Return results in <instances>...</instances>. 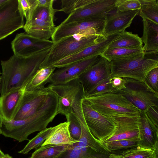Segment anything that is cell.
Masks as SVG:
<instances>
[{"label":"cell","instance_id":"6da1fadb","mask_svg":"<svg viewBox=\"0 0 158 158\" xmlns=\"http://www.w3.org/2000/svg\"><path fill=\"white\" fill-rule=\"evenodd\" d=\"M51 47L40 50L27 57H20L13 54L7 60H1V96L23 89L40 69Z\"/></svg>","mask_w":158,"mask_h":158},{"label":"cell","instance_id":"7a4b0ae2","mask_svg":"<svg viewBox=\"0 0 158 158\" xmlns=\"http://www.w3.org/2000/svg\"><path fill=\"white\" fill-rule=\"evenodd\" d=\"M58 105L57 97L51 92L44 106L30 117L10 121L3 119L1 128L2 134L19 142L24 140L29 141L28 137L30 135L47 128L49 123L59 114Z\"/></svg>","mask_w":158,"mask_h":158},{"label":"cell","instance_id":"3957f363","mask_svg":"<svg viewBox=\"0 0 158 158\" xmlns=\"http://www.w3.org/2000/svg\"><path fill=\"white\" fill-rule=\"evenodd\" d=\"M110 62L111 77L143 82L148 73L158 67V53L142 52L128 59Z\"/></svg>","mask_w":158,"mask_h":158},{"label":"cell","instance_id":"277c9868","mask_svg":"<svg viewBox=\"0 0 158 158\" xmlns=\"http://www.w3.org/2000/svg\"><path fill=\"white\" fill-rule=\"evenodd\" d=\"M106 35H92L82 32L63 38L54 42L40 69L52 66L59 61L95 44Z\"/></svg>","mask_w":158,"mask_h":158},{"label":"cell","instance_id":"5b68a950","mask_svg":"<svg viewBox=\"0 0 158 158\" xmlns=\"http://www.w3.org/2000/svg\"><path fill=\"white\" fill-rule=\"evenodd\" d=\"M84 99L96 111L108 118L140 116V110L124 96L118 92L85 97Z\"/></svg>","mask_w":158,"mask_h":158},{"label":"cell","instance_id":"8992f818","mask_svg":"<svg viewBox=\"0 0 158 158\" xmlns=\"http://www.w3.org/2000/svg\"><path fill=\"white\" fill-rule=\"evenodd\" d=\"M110 153L89 131H86L57 158H108Z\"/></svg>","mask_w":158,"mask_h":158},{"label":"cell","instance_id":"52a82bcc","mask_svg":"<svg viewBox=\"0 0 158 158\" xmlns=\"http://www.w3.org/2000/svg\"><path fill=\"white\" fill-rule=\"evenodd\" d=\"M125 78V88L117 92L124 96L140 110L145 111L152 106L158 107V93L143 82Z\"/></svg>","mask_w":158,"mask_h":158},{"label":"cell","instance_id":"ba28073f","mask_svg":"<svg viewBox=\"0 0 158 158\" xmlns=\"http://www.w3.org/2000/svg\"><path fill=\"white\" fill-rule=\"evenodd\" d=\"M81 106L86 125L96 139L102 142L115 132L117 126L112 118L96 111L84 99L81 101Z\"/></svg>","mask_w":158,"mask_h":158},{"label":"cell","instance_id":"9c48e42d","mask_svg":"<svg viewBox=\"0 0 158 158\" xmlns=\"http://www.w3.org/2000/svg\"><path fill=\"white\" fill-rule=\"evenodd\" d=\"M49 85L57 97L59 114L65 116L73 112L74 104L85 97L83 86L78 78L63 84H51Z\"/></svg>","mask_w":158,"mask_h":158},{"label":"cell","instance_id":"30bf717a","mask_svg":"<svg viewBox=\"0 0 158 158\" xmlns=\"http://www.w3.org/2000/svg\"><path fill=\"white\" fill-rule=\"evenodd\" d=\"M24 15L18 0H8L0 7V40L23 28Z\"/></svg>","mask_w":158,"mask_h":158},{"label":"cell","instance_id":"8fae6325","mask_svg":"<svg viewBox=\"0 0 158 158\" xmlns=\"http://www.w3.org/2000/svg\"><path fill=\"white\" fill-rule=\"evenodd\" d=\"M116 0H94L83 8L69 14L60 24L84 20H105L108 15L116 10Z\"/></svg>","mask_w":158,"mask_h":158},{"label":"cell","instance_id":"7c38bea8","mask_svg":"<svg viewBox=\"0 0 158 158\" xmlns=\"http://www.w3.org/2000/svg\"><path fill=\"white\" fill-rule=\"evenodd\" d=\"M105 21L103 20H89L60 24L56 27L52 40L55 42L63 38L82 32L91 35L104 34L103 31Z\"/></svg>","mask_w":158,"mask_h":158},{"label":"cell","instance_id":"4fadbf2b","mask_svg":"<svg viewBox=\"0 0 158 158\" xmlns=\"http://www.w3.org/2000/svg\"><path fill=\"white\" fill-rule=\"evenodd\" d=\"M17 112L13 120L26 118L40 110L47 101L51 91L49 85L33 92H25Z\"/></svg>","mask_w":158,"mask_h":158},{"label":"cell","instance_id":"5bb4252c","mask_svg":"<svg viewBox=\"0 0 158 158\" xmlns=\"http://www.w3.org/2000/svg\"><path fill=\"white\" fill-rule=\"evenodd\" d=\"M53 43L52 40L39 39L25 32L17 34L11 44L14 55L26 57L52 46Z\"/></svg>","mask_w":158,"mask_h":158},{"label":"cell","instance_id":"9a60e30c","mask_svg":"<svg viewBox=\"0 0 158 158\" xmlns=\"http://www.w3.org/2000/svg\"><path fill=\"white\" fill-rule=\"evenodd\" d=\"M110 62L103 57L83 72L78 78L86 94L98 84L111 75Z\"/></svg>","mask_w":158,"mask_h":158},{"label":"cell","instance_id":"2e32d148","mask_svg":"<svg viewBox=\"0 0 158 158\" xmlns=\"http://www.w3.org/2000/svg\"><path fill=\"white\" fill-rule=\"evenodd\" d=\"M100 56L91 57L55 70L48 83L52 84L66 83L79 77L96 62Z\"/></svg>","mask_w":158,"mask_h":158},{"label":"cell","instance_id":"e0dca14e","mask_svg":"<svg viewBox=\"0 0 158 158\" xmlns=\"http://www.w3.org/2000/svg\"><path fill=\"white\" fill-rule=\"evenodd\" d=\"M139 10L124 12L117 11L115 10L107 15L103 30L106 35L122 32L129 27L135 17L138 15Z\"/></svg>","mask_w":158,"mask_h":158},{"label":"cell","instance_id":"ac0fdd59","mask_svg":"<svg viewBox=\"0 0 158 158\" xmlns=\"http://www.w3.org/2000/svg\"><path fill=\"white\" fill-rule=\"evenodd\" d=\"M112 118L116 125V129L113 134L102 142L139 139L140 116L137 117Z\"/></svg>","mask_w":158,"mask_h":158},{"label":"cell","instance_id":"d6986e66","mask_svg":"<svg viewBox=\"0 0 158 158\" xmlns=\"http://www.w3.org/2000/svg\"><path fill=\"white\" fill-rule=\"evenodd\" d=\"M139 146L158 151V127L147 118L145 112L140 110Z\"/></svg>","mask_w":158,"mask_h":158},{"label":"cell","instance_id":"ffe728a7","mask_svg":"<svg viewBox=\"0 0 158 158\" xmlns=\"http://www.w3.org/2000/svg\"><path fill=\"white\" fill-rule=\"evenodd\" d=\"M24 92L23 89H20L0 96V110L5 120H13L20 107Z\"/></svg>","mask_w":158,"mask_h":158},{"label":"cell","instance_id":"44dd1931","mask_svg":"<svg viewBox=\"0 0 158 158\" xmlns=\"http://www.w3.org/2000/svg\"><path fill=\"white\" fill-rule=\"evenodd\" d=\"M143 24L141 39L144 52L158 53V24L141 16Z\"/></svg>","mask_w":158,"mask_h":158},{"label":"cell","instance_id":"7402d4cb","mask_svg":"<svg viewBox=\"0 0 158 158\" xmlns=\"http://www.w3.org/2000/svg\"><path fill=\"white\" fill-rule=\"evenodd\" d=\"M54 23L34 19L25 22L23 27L25 32L37 38L48 40L56 28Z\"/></svg>","mask_w":158,"mask_h":158},{"label":"cell","instance_id":"603a6c76","mask_svg":"<svg viewBox=\"0 0 158 158\" xmlns=\"http://www.w3.org/2000/svg\"><path fill=\"white\" fill-rule=\"evenodd\" d=\"M104 50L103 45L101 42H98L59 61L52 66L60 68L91 57L100 56Z\"/></svg>","mask_w":158,"mask_h":158},{"label":"cell","instance_id":"cb8c5ba5","mask_svg":"<svg viewBox=\"0 0 158 158\" xmlns=\"http://www.w3.org/2000/svg\"><path fill=\"white\" fill-rule=\"evenodd\" d=\"M69 124L66 121L52 127L50 134L41 146L48 144L71 145L77 142L71 137Z\"/></svg>","mask_w":158,"mask_h":158},{"label":"cell","instance_id":"d4e9b609","mask_svg":"<svg viewBox=\"0 0 158 158\" xmlns=\"http://www.w3.org/2000/svg\"><path fill=\"white\" fill-rule=\"evenodd\" d=\"M56 68L51 66L39 69L24 87V90L33 92L44 88Z\"/></svg>","mask_w":158,"mask_h":158},{"label":"cell","instance_id":"484cf974","mask_svg":"<svg viewBox=\"0 0 158 158\" xmlns=\"http://www.w3.org/2000/svg\"><path fill=\"white\" fill-rule=\"evenodd\" d=\"M30 8L25 17L26 22L32 19H38L44 21L54 23V15L57 9L53 6L50 7L40 6L38 5L37 0H30Z\"/></svg>","mask_w":158,"mask_h":158},{"label":"cell","instance_id":"4316f807","mask_svg":"<svg viewBox=\"0 0 158 158\" xmlns=\"http://www.w3.org/2000/svg\"><path fill=\"white\" fill-rule=\"evenodd\" d=\"M142 47L141 38L137 34L124 31L121 32L118 37L109 45L107 48H118L137 49Z\"/></svg>","mask_w":158,"mask_h":158},{"label":"cell","instance_id":"83f0119b","mask_svg":"<svg viewBox=\"0 0 158 158\" xmlns=\"http://www.w3.org/2000/svg\"><path fill=\"white\" fill-rule=\"evenodd\" d=\"M142 52H144L143 47L137 49L112 48H107L100 56L110 61L129 58Z\"/></svg>","mask_w":158,"mask_h":158},{"label":"cell","instance_id":"f1b7e54d","mask_svg":"<svg viewBox=\"0 0 158 158\" xmlns=\"http://www.w3.org/2000/svg\"><path fill=\"white\" fill-rule=\"evenodd\" d=\"M70 145L48 144L42 146L33 153L30 158H57Z\"/></svg>","mask_w":158,"mask_h":158},{"label":"cell","instance_id":"f546056e","mask_svg":"<svg viewBox=\"0 0 158 158\" xmlns=\"http://www.w3.org/2000/svg\"><path fill=\"white\" fill-rule=\"evenodd\" d=\"M139 139H123L101 142L110 153H117L139 146Z\"/></svg>","mask_w":158,"mask_h":158},{"label":"cell","instance_id":"4dcf8cb0","mask_svg":"<svg viewBox=\"0 0 158 158\" xmlns=\"http://www.w3.org/2000/svg\"><path fill=\"white\" fill-rule=\"evenodd\" d=\"M140 9L139 15L158 24V1L139 0Z\"/></svg>","mask_w":158,"mask_h":158},{"label":"cell","instance_id":"1f68e13d","mask_svg":"<svg viewBox=\"0 0 158 158\" xmlns=\"http://www.w3.org/2000/svg\"><path fill=\"white\" fill-rule=\"evenodd\" d=\"M158 151L137 146L116 153L122 158H156Z\"/></svg>","mask_w":158,"mask_h":158},{"label":"cell","instance_id":"d6a6232c","mask_svg":"<svg viewBox=\"0 0 158 158\" xmlns=\"http://www.w3.org/2000/svg\"><path fill=\"white\" fill-rule=\"evenodd\" d=\"M52 128H46L40 131L34 137L29 140L24 148L18 152V153L23 154H27L32 149H36L41 146L50 134Z\"/></svg>","mask_w":158,"mask_h":158},{"label":"cell","instance_id":"836d02e7","mask_svg":"<svg viewBox=\"0 0 158 158\" xmlns=\"http://www.w3.org/2000/svg\"><path fill=\"white\" fill-rule=\"evenodd\" d=\"M94 0H62L61 8L56 11H63L69 15L81 9L93 2Z\"/></svg>","mask_w":158,"mask_h":158},{"label":"cell","instance_id":"e575fe53","mask_svg":"<svg viewBox=\"0 0 158 158\" xmlns=\"http://www.w3.org/2000/svg\"><path fill=\"white\" fill-rule=\"evenodd\" d=\"M69 122V131L71 137L74 140H78L81 135V127L80 122L73 112L66 116Z\"/></svg>","mask_w":158,"mask_h":158},{"label":"cell","instance_id":"d590c367","mask_svg":"<svg viewBox=\"0 0 158 158\" xmlns=\"http://www.w3.org/2000/svg\"><path fill=\"white\" fill-rule=\"evenodd\" d=\"M115 5L116 11L119 12L139 10L140 9L139 0H116Z\"/></svg>","mask_w":158,"mask_h":158},{"label":"cell","instance_id":"8d00e7d4","mask_svg":"<svg viewBox=\"0 0 158 158\" xmlns=\"http://www.w3.org/2000/svg\"><path fill=\"white\" fill-rule=\"evenodd\" d=\"M111 76L98 84L93 89L86 94L85 97L111 92L110 88Z\"/></svg>","mask_w":158,"mask_h":158},{"label":"cell","instance_id":"74e56055","mask_svg":"<svg viewBox=\"0 0 158 158\" xmlns=\"http://www.w3.org/2000/svg\"><path fill=\"white\" fill-rule=\"evenodd\" d=\"M143 82L153 91L158 93V67L153 69L148 73Z\"/></svg>","mask_w":158,"mask_h":158},{"label":"cell","instance_id":"f35d334b","mask_svg":"<svg viewBox=\"0 0 158 158\" xmlns=\"http://www.w3.org/2000/svg\"><path fill=\"white\" fill-rule=\"evenodd\" d=\"M126 83V80L125 78L111 77L110 88L111 92H117L124 88Z\"/></svg>","mask_w":158,"mask_h":158},{"label":"cell","instance_id":"ab89813d","mask_svg":"<svg viewBox=\"0 0 158 158\" xmlns=\"http://www.w3.org/2000/svg\"><path fill=\"white\" fill-rule=\"evenodd\" d=\"M144 112L149 121L158 127V107L152 106Z\"/></svg>","mask_w":158,"mask_h":158},{"label":"cell","instance_id":"60d3db41","mask_svg":"<svg viewBox=\"0 0 158 158\" xmlns=\"http://www.w3.org/2000/svg\"><path fill=\"white\" fill-rule=\"evenodd\" d=\"M19 5L21 8L24 16L30 8V4L29 0H18Z\"/></svg>","mask_w":158,"mask_h":158},{"label":"cell","instance_id":"b9f144b4","mask_svg":"<svg viewBox=\"0 0 158 158\" xmlns=\"http://www.w3.org/2000/svg\"><path fill=\"white\" fill-rule=\"evenodd\" d=\"M53 0H37L38 5L40 6L50 7L53 6Z\"/></svg>","mask_w":158,"mask_h":158},{"label":"cell","instance_id":"7bdbcfd3","mask_svg":"<svg viewBox=\"0 0 158 158\" xmlns=\"http://www.w3.org/2000/svg\"><path fill=\"white\" fill-rule=\"evenodd\" d=\"M108 158H122L120 155L118 153H110Z\"/></svg>","mask_w":158,"mask_h":158},{"label":"cell","instance_id":"ee69618b","mask_svg":"<svg viewBox=\"0 0 158 158\" xmlns=\"http://www.w3.org/2000/svg\"><path fill=\"white\" fill-rule=\"evenodd\" d=\"M3 118L0 110V135L2 134V127Z\"/></svg>","mask_w":158,"mask_h":158},{"label":"cell","instance_id":"f6af8a7d","mask_svg":"<svg viewBox=\"0 0 158 158\" xmlns=\"http://www.w3.org/2000/svg\"><path fill=\"white\" fill-rule=\"evenodd\" d=\"M8 0H0V7L6 3Z\"/></svg>","mask_w":158,"mask_h":158},{"label":"cell","instance_id":"bcb514c9","mask_svg":"<svg viewBox=\"0 0 158 158\" xmlns=\"http://www.w3.org/2000/svg\"><path fill=\"white\" fill-rule=\"evenodd\" d=\"M1 158H12V157L8 154H5L4 156Z\"/></svg>","mask_w":158,"mask_h":158},{"label":"cell","instance_id":"7dc6e473","mask_svg":"<svg viewBox=\"0 0 158 158\" xmlns=\"http://www.w3.org/2000/svg\"><path fill=\"white\" fill-rule=\"evenodd\" d=\"M5 154L1 151L0 149V158L2 157Z\"/></svg>","mask_w":158,"mask_h":158},{"label":"cell","instance_id":"c3c4849f","mask_svg":"<svg viewBox=\"0 0 158 158\" xmlns=\"http://www.w3.org/2000/svg\"><path fill=\"white\" fill-rule=\"evenodd\" d=\"M1 76H0V85H1Z\"/></svg>","mask_w":158,"mask_h":158},{"label":"cell","instance_id":"681fc988","mask_svg":"<svg viewBox=\"0 0 158 158\" xmlns=\"http://www.w3.org/2000/svg\"><path fill=\"white\" fill-rule=\"evenodd\" d=\"M1 73L0 71V75H1Z\"/></svg>","mask_w":158,"mask_h":158},{"label":"cell","instance_id":"f907efd6","mask_svg":"<svg viewBox=\"0 0 158 158\" xmlns=\"http://www.w3.org/2000/svg\"><path fill=\"white\" fill-rule=\"evenodd\" d=\"M156 158H158V156H157L156 157Z\"/></svg>","mask_w":158,"mask_h":158}]
</instances>
